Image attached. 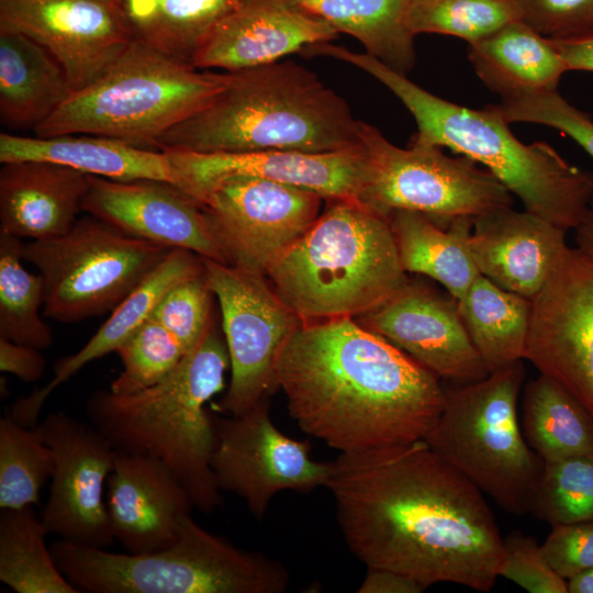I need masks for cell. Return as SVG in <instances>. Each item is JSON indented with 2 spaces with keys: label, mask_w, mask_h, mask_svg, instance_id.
I'll return each instance as SVG.
<instances>
[{
  "label": "cell",
  "mask_w": 593,
  "mask_h": 593,
  "mask_svg": "<svg viewBox=\"0 0 593 593\" xmlns=\"http://www.w3.org/2000/svg\"><path fill=\"white\" fill-rule=\"evenodd\" d=\"M326 486L343 537L366 567L490 592L503 537L484 494L424 440L339 452Z\"/></svg>",
  "instance_id": "obj_1"
},
{
  "label": "cell",
  "mask_w": 593,
  "mask_h": 593,
  "mask_svg": "<svg viewBox=\"0 0 593 593\" xmlns=\"http://www.w3.org/2000/svg\"><path fill=\"white\" fill-rule=\"evenodd\" d=\"M276 381L299 427L339 452L424 440L445 403L436 374L351 317L303 323Z\"/></svg>",
  "instance_id": "obj_2"
},
{
  "label": "cell",
  "mask_w": 593,
  "mask_h": 593,
  "mask_svg": "<svg viewBox=\"0 0 593 593\" xmlns=\"http://www.w3.org/2000/svg\"><path fill=\"white\" fill-rule=\"evenodd\" d=\"M318 55L368 72L385 86L413 115L411 141L448 148L490 171L524 210L566 230H574L593 200V174L569 164L545 142L525 144L496 108H467L439 98L367 53L329 43Z\"/></svg>",
  "instance_id": "obj_3"
},
{
  "label": "cell",
  "mask_w": 593,
  "mask_h": 593,
  "mask_svg": "<svg viewBox=\"0 0 593 593\" xmlns=\"http://www.w3.org/2000/svg\"><path fill=\"white\" fill-rule=\"evenodd\" d=\"M204 109L167 131L159 150L333 153L359 145L360 121L315 74L291 61L231 71Z\"/></svg>",
  "instance_id": "obj_4"
},
{
  "label": "cell",
  "mask_w": 593,
  "mask_h": 593,
  "mask_svg": "<svg viewBox=\"0 0 593 593\" xmlns=\"http://www.w3.org/2000/svg\"><path fill=\"white\" fill-rule=\"evenodd\" d=\"M228 367L225 337L213 316L200 343L165 380L131 394L96 391L87 414L114 449L163 461L194 507L209 514L222 496L211 469L215 432L205 405L224 388Z\"/></svg>",
  "instance_id": "obj_5"
},
{
  "label": "cell",
  "mask_w": 593,
  "mask_h": 593,
  "mask_svg": "<svg viewBox=\"0 0 593 593\" xmlns=\"http://www.w3.org/2000/svg\"><path fill=\"white\" fill-rule=\"evenodd\" d=\"M265 276L303 323L356 318L409 280L389 219L355 198L327 200L323 214Z\"/></svg>",
  "instance_id": "obj_6"
},
{
  "label": "cell",
  "mask_w": 593,
  "mask_h": 593,
  "mask_svg": "<svg viewBox=\"0 0 593 593\" xmlns=\"http://www.w3.org/2000/svg\"><path fill=\"white\" fill-rule=\"evenodd\" d=\"M49 547L79 592L282 593L290 583L280 561L236 547L191 515L172 544L144 553H116L60 538Z\"/></svg>",
  "instance_id": "obj_7"
},
{
  "label": "cell",
  "mask_w": 593,
  "mask_h": 593,
  "mask_svg": "<svg viewBox=\"0 0 593 593\" xmlns=\"http://www.w3.org/2000/svg\"><path fill=\"white\" fill-rule=\"evenodd\" d=\"M230 78L228 71H201L134 40L101 77L71 92L34 132L41 137L92 134L155 148L167 131L208 107Z\"/></svg>",
  "instance_id": "obj_8"
},
{
  "label": "cell",
  "mask_w": 593,
  "mask_h": 593,
  "mask_svg": "<svg viewBox=\"0 0 593 593\" xmlns=\"http://www.w3.org/2000/svg\"><path fill=\"white\" fill-rule=\"evenodd\" d=\"M522 360L485 378L445 388V403L424 438L428 447L505 512H530L544 460L528 446L517 402Z\"/></svg>",
  "instance_id": "obj_9"
},
{
  "label": "cell",
  "mask_w": 593,
  "mask_h": 593,
  "mask_svg": "<svg viewBox=\"0 0 593 593\" xmlns=\"http://www.w3.org/2000/svg\"><path fill=\"white\" fill-rule=\"evenodd\" d=\"M174 249L88 214L64 235L22 243L45 281V316L76 323L116 307Z\"/></svg>",
  "instance_id": "obj_10"
},
{
  "label": "cell",
  "mask_w": 593,
  "mask_h": 593,
  "mask_svg": "<svg viewBox=\"0 0 593 593\" xmlns=\"http://www.w3.org/2000/svg\"><path fill=\"white\" fill-rule=\"evenodd\" d=\"M359 142L365 174L358 200L388 219L399 210L474 217L513 205V194L465 156H449L443 147L413 141L400 148L363 121Z\"/></svg>",
  "instance_id": "obj_11"
},
{
  "label": "cell",
  "mask_w": 593,
  "mask_h": 593,
  "mask_svg": "<svg viewBox=\"0 0 593 593\" xmlns=\"http://www.w3.org/2000/svg\"><path fill=\"white\" fill-rule=\"evenodd\" d=\"M202 260L220 304L232 372L217 407L236 416L278 389V359L303 321L275 292L265 275L203 257Z\"/></svg>",
  "instance_id": "obj_12"
},
{
  "label": "cell",
  "mask_w": 593,
  "mask_h": 593,
  "mask_svg": "<svg viewBox=\"0 0 593 593\" xmlns=\"http://www.w3.org/2000/svg\"><path fill=\"white\" fill-rule=\"evenodd\" d=\"M215 444L211 469L217 488L244 500L262 519L278 493H309L326 486L329 461H316L309 440L283 434L273 423L269 398L240 415L213 416Z\"/></svg>",
  "instance_id": "obj_13"
},
{
  "label": "cell",
  "mask_w": 593,
  "mask_h": 593,
  "mask_svg": "<svg viewBox=\"0 0 593 593\" xmlns=\"http://www.w3.org/2000/svg\"><path fill=\"white\" fill-rule=\"evenodd\" d=\"M323 197L256 177L230 178L202 205L228 265L265 275L320 216Z\"/></svg>",
  "instance_id": "obj_14"
},
{
  "label": "cell",
  "mask_w": 593,
  "mask_h": 593,
  "mask_svg": "<svg viewBox=\"0 0 593 593\" xmlns=\"http://www.w3.org/2000/svg\"><path fill=\"white\" fill-rule=\"evenodd\" d=\"M530 301L524 359L593 415V262L569 247Z\"/></svg>",
  "instance_id": "obj_15"
},
{
  "label": "cell",
  "mask_w": 593,
  "mask_h": 593,
  "mask_svg": "<svg viewBox=\"0 0 593 593\" xmlns=\"http://www.w3.org/2000/svg\"><path fill=\"white\" fill-rule=\"evenodd\" d=\"M54 456L49 496L41 514L49 533L107 548L113 537L103 488L116 450L91 424L53 412L35 426Z\"/></svg>",
  "instance_id": "obj_16"
},
{
  "label": "cell",
  "mask_w": 593,
  "mask_h": 593,
  "mask_svg": "<svg viewBox=\"0 0 593 593\" xmlns=\"http://www.w3.org/2000/svg\"><path fill=\"white\" fill-rule=\"evenodd\" d=\"M0 33L46 48L72 92L101 77L135 40L119 0H0Z\"/></svg>",
  "instance_id": "obj_17"
},
{
  "label": "cell",
  "mask_w": 593,
  "mask_h": 593,
  "mask_svg": "<svg viewBox=\"0 0 593 593\" xmlns=\"http://www.w3.org/2000/svg\"><path fill=\"white\" fill-rule=\"evenodd\" d=\"M355 320L440 380L463 384L490 373L465 327L457 299L447 291L409 279L390 299Z\"/></svg>",
  "instance_id": "obj_18"
},
{
  "label": "cell",
  "mask_w": 593,
  "mask_h": 593,
  "mask_svg": "<svg viewBox=\"0 0 593 593\" xmlns=\"http://www.w3.org/2000/svg\"><path fill=\"white\" fill-rule=\"evenodd\" d=\"M164 152L169 156L172 184L200 204L213 188L234 177H256L296 186L318 193L326 201L358 199L365 174L360 142L349 149L320 154Z\"/></svg>",
  "instance_id": "obj_19"
},
{
  "label": "cell",
  "mask_w": 593,
  "mask_h": 593,
  "mask_svg": "<svg viewBox=\"0 0 593 593\" xmlns=\"http://www.w3.org/2000/svg\"><path fill=\"white\" fill-rule=\"evenodd\" d=\"M82 211L124 233L228 264L202 204L170 182L88 175Z\"/></svg>",
  "instance_id": "obj_20"
},
{
  "label": "cell",
  "mask_w": 593,
  "mask_h": 593,
  "mask_svg": "<svg viewBox=\"0 0 593 593\" xmlns=\"http://www.w3.org/2000/svg\"><path fill=\"white\" fill-rule=\"evenodd\" d=\"M337 35L325 20L289 0H246L214 27L191 65L228 72L254 68Z\"/></svg>",
  "instance_id": "obj_21"
},
{
  "label": "cell",
  "mask_w": 593,
  "mask_h": 593,
  "mask_svg": "<svg viewBox=\"0 0 593 593\" xmlns=\"http://www.w3.org/2000/svg\"><path fill=\"white\" fill-rule=\"evenodd\" d=\"M107 485L113 537L131 553L172 544L194 507L172 471L148 455L116 450Z\"/></svg>",
  "instance_id": "obj_22"
},
{
  "label": "cell",
  "mask_w": 593,
  "mask_h": 593,
  "mask_svg": "<svg viewBox=\"0 0 593 593\" xmlns=\"http://www.w3.org/2000/svg\"><path fill=\"white\" fill-rule=\"evenodd\" d=\"M469 247L480 275L529 300L569 249L566 230L512 206L474 216Z\"/></svg>",
  "instance_id": "obj_23"
},
{
  "label": "cell",
  "mask_w": 593,
  "mask_h": 593,
  "mask_svg": "<svg viewBox=\"0 0 593 593\" xmlns=\"http://www.w3.org/2000/svg\"><path fill=\"white\" fill-rule=\"evenodd\" d=\"M88 175L49 161L2 164L0 233L31 240L66 234L82 211Z\"/></svg>",
  "instance_id": "obj_24"
},
{
  "label": "cell",
  "mask_w": 593,
  "mask_h": 593,
  "mask_svg": "<svg viewBox=\"0 0 593 593\" xmlns=\"http://www.w3.org/2000/svg\"><path fill=\"white\" fill-rule=\"evenodd\" d=\"M203 270L202 257L182 248H174L164 260L143 279L109 318L76 354L59 359L54 377L41 389L20 396L10 407V416L25 427H35L45 400L49 394L87 363L116 349L149 317L165 294L181 280Z\"/></svg>",
  "instance_id": "obj_25"
},
{
  "label": "cell",
  "mask_w": 593,
  "mask_h": 593,
  "mask_svg": "<svg viewBox=\"0 0 593 593\" xmlns=\"http://www.w3.org/2000/svg\"><path fill=\"white\" fill-rule=\"evenodd\" d=\"M21 160L49 161L113 180L153 179L172 183L166 152L100 135L25 137L1 133L0 163Z\"/></svg>",
  "instance_id": "obj_26"
},
{
  "label": "cell",
  "mask_w": 593,
  "mask_h": 593,
  "mask_svg": "<svg viewBox=\"0 0 593 593\" xmlns=\"http://www.w3.org/2000/svg\"><path fill=\"white\" fill-rule=\"evenodd\" d=\"M481 81L502 100L556 91L568 67L550 38L522 20L468 44Z\"/></svg>",
  "instance_id": "obj_27"
},
{
  "label": "cell",
  "mask_w": 593,
  "mask_h": 593,
  "mask_svg": "<svg viewBox=\"0 0 593 593\" xmlns=\"http://www.w3.org/2000/svg\"><path fill=\"white\" fill-rule=\"evenodd\" d=\"M389 221L406 272L439 282L455 299L480 276L469 247L472 216L439 217L399 210Z\"/></svg>",
  "instance_id": "obj_28"
},
{
  "label": "cell",
  "mask_w": 593,
  "mask_h": 593,
  "mask_svg": "<svg viewBox=\"0 0 593 593\" xmlns=\"http://www.w3.org/2000/svg\"><path fill=\"white\" fill-rule=\"evenodd\" d=\"M60 64L34 40L0 33V119L11 128L33 130L70 96Z\"/></svg>",
  "instance_id": "obj_29"
},
{
  "label": "cell",
  "mask_w": 593,
  "mask_h": 593,
  "mask_svg": "<svg viewBox=\"0 0 593 593\" xmlns=\"http://www.w3.org/2000/svg\"><path fill=\"white\" fill-rule=\"evenodd\" d=\"M359 41L366 53L406 75L415 64L410 0H289Z\"/></svg>",
  "instance_id": "obj_30"
},
{
  "label": "cell",
  "mask_w": 593,
  "mask_h": 593,
  "mask_svg": "<svg viewBox=\"0 0 593 593\" xmlns=\"http://www.w3.org/2000/svg\"><path fill=\"white\" fill-rule=\"evenodd\" d=\"M457 303L465 327L490 372L524 359L529 299L480 275Z\"/></svg>",
  "instance_id": "obj_31"
},
{
  "label": "cell",
  "mask_w": 593,
  "mask_h": 593,
  "mask_svg": "<svg viewBox=\"0 0 593 593\" xmlns=\"http://www.w3.org/2000/svg\"><path fill=\"white\" fill-rule=\"evenodd\" d=\"M521 428L544 461L593 454V415L548 376L539 373L525 384Z\"/></svg>",
  "instance_id": "obj_32"
},
{
  "label": "cell",
  "mask_w": 593,
  "mask_h": 593,
  "mask_svg": "<svg viewBox=\"0 0 593 593\" xmlns=\"http://www.w3.org/2000/svg\"><path fill=\"white\" fill-rule=\"evenodd\" d=\"M138 40L191 65L214 27L246 0H119Z\"/></svg>",
  "instance_id": "obj_33"
},
{
  "label": "cell",
  "mask_w": 593,
  "mask_h": 593,
  "mask_svg": "<svg viewBox=\"0 0 593 593\" xmlns=\"http://www.w3.org/2000/svg\"><path fill=\"white\" fill-rule=\"evenodd\" d=\"M33 505L1 508L0 581L16 593H79L56 564Z\"/></svg>",
  "instance_id": "obj_34"
},
{
  "label": "cell",
  "mask_w": 593,
  "mask_h": 593,
  "mask_svg": "<svg viewBox=\"0 0 593 593\" xmlns=\"http://www.w3.org/2000/svg\"><path fill=\"white\" fill-rule=\"evenodd\" d=\"M22 239L0 233V336L40 350L53 344L51 326L40 310L45 303L43 276L23 266Z\"/></svg>",
  "instance_id": "obj_35"
},
{
  "label": "cell",
  "mask_w": 593,
  "mask_h": 593,
  "mask_svg": "<svg viewBox=\"0 0 593 593\" xmlns=\"http://www.w3.org/2000/svg\"><path fill=\"white\" fill-rule=\"evenodd\" d=\"M54 472L52 449L36 427H25L8 413L0 419V508L38 503Z\"/></svg>",
  "instance_id": "obj_36"
},
{
  "label": "cell",
  "mask_w": 593,
  "mask_h": 593,
  "mask_svg": "<svg viewBox=\"0 0 593 593\" xmlns=\"http://www.w3.org/2000/svg\"><path fill=\"white\" fill-rule=\"evenodd\" d=\"M519 20L515 0H410L406 18L415 36L450 35L468 44Z\"/></svg>",
  "instance_id": "obj_37"
},
{
  "label": "cell",
  "mask_w": 593,
  "mask_h": 593,
  "mask_svg": "<svg viewBox=\"0 0 593 593\" xmlns=\"http://www.w3.org/2000/svg\"><path fill=\"white\" fill-rule=\"evenodd\" d=\"M529 513L551 526L593 518V454L544 461Z\"/></svg>",
  "instance_id": "obj_38"
},
{
  "label": "cell",
  "mask_w": 593,
  "mask_h": 593,
  "mask_svg": "<svg viewBox=\"0 0 593 593\" xmlns=\"http://www.w3.org/2000/svg\"><path fill=\"white\" fill-rule=\"evenodd\" d=\"M123 369L110 391L131 394L148 389L172 373L187 355L178 339L154 316L138 327L118 349Z\"/></svg>",
  "instance_id": "obj_39"
},
{
  "label": "cell",
  "mask_w": 593,
  "mask_h": 593,
  "mask_svg": "<svg viewBox=\"0 0 593 593\" xmlns=\"http://www.w3.org/2000/svg\"><path fill=\"white\" fill-rule=\"evenodd\" d=\"M214 293L203 270L175 284L161 299L153 316L191 351L213 318Z\"/></svg>",
  "instance_id": "obj_40"
},
{
  "label": "cell",
  "mask_w": 593,
  "mask_h": 593,
  "mask_svg": "<svg viewBox=\"0 0 593 593\" xmlns=\"http://www.w3.org/2000/svg\"><path fill=\"white\" fill-rule=\"evenodd\" d=\"M495 105L508 123H535L558 130L593 158V120L557 90L502 100Z\"/></svg>",
  "instance_id": "obj_41"
},
{
  "label": "cell",
  "mask_w": 593,
  "mask_h": 593,
  "mask_svg": "<svg viewBox=\"0 0 593 593\" xmlns=\"http://www.w3.org/2000/svg\"><path fill=\"white\" fill-rule=\"evenodd\" d=\"M499 577L530 593H568L567 580L560 577L545 557L533 536L514 530L503 537V558Z\"/></svg>",
  "instance_id": "obj_42"
},
{
  "label": "cell",
  "mask_w": 593,
  "mask_h": 593,
  "mask_svg": "<svg viewBox=\"0 0 593 593\" xmlns=\"http://www.w3.org/2000/svg\"><path fill=\"white\" fill-rule=\"evenodd\" d=\"M521 20L548 38L593 30V0H515Z\"/></svg>",
  "instance_id": "obj_43"
},
{
  "label": "cell",
  "mask_w": 593,
  "mask_h": 593,
  "mask_svg": "<svg viewBox=\"0 0 593 593\" xmlns=\"http://www.w3.org/2000/svg\"><path fill=\"white\" fill-rule=\"evenodd\" d=\"M541 550L564 580L593 567V518L552 526Z\"/></svg>",
  "instance_id": "obj_44"
},
{
  "label": "cell",
  "mask_w": 593,
  "mask_h": 593,
  "mask_svg": "<svg viewBox=\"0 0 593 593\" xmlns=\"http://www.w3.org/2000/svg\"><path fill=\"white\" fill-rule=\"evenodd\" d=\"M42 350L19 344L0 336V370L11 373L25 382L40 380L46 361Z\"/></svg>",
  "instance_id": "obj_45"
},
{
  "label": "cell",
  "mask_w": 593,
  "mask_h": 593,
  "mask_svg": "<svg viewBox=\"0 0 593 593\" xmlns=\"http://www.w3.org/2000/svg\"><path fill=\"white\" fill-rule=\"evenodd\" d=\"M425 589L413 578L401 572L367 567L366 575L358 588V593H421Z\"/></svg>",
  "instance_id": "obj_46"
},
{
  "label": "cell",
  "mask_w": 593,
  "mask_h": 593,
  "mask_svg": "<svg viewBox=\"0 0 593 593\" xmlns=\"http://www.w3.org/2000/svg\"><path fill=\"white\" fill-rule=\"evenodd\" d=\"M550 40L564 60L568 70L593 72V30L568 37Z\"/></svg>",
  "instance_id": "obj_47"
},
{
  "label": "cell",
  "mask_w": 593,
  "mask_h": 593,
  "mask_svg": "<svg viewBox=\"0 0 593 593\" xmlns=\"http://www.w3.org/2000/svg\"><path fill=\"white\" fill-rule=\"evenodd\" d=\"M573 231L575 248L593 262V200Z\"/></svg>",
  "instance_id": "obj_48"
},
{
  "label": "cell",
  "mask_w": 593,
  "mask_h": 593,
  "mask_svg": "<svg viewBox=\"0 0 593 593\" xmlns=\"http://www.w3.org/2000/svg\"><path fill=\"white\" fill-rule=\"evenodd\" d=\"M568 593H593V567L567 580Z\"/></svg>",
  "instance_id": "obj_49"
}]
</instances>
